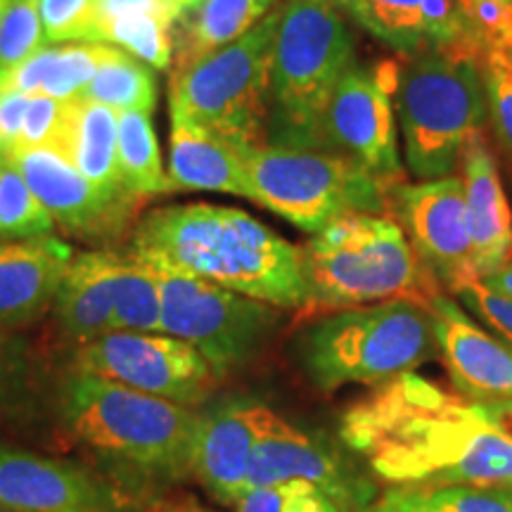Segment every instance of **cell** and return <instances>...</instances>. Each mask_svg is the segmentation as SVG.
Here are the masks:
<instances>
[{
  "label": "cell",
  "instance_id": "cell-1",
  "mask_svg": "<svg viewBox=\"0 0 512 512\" xmlns=\"http://www.w3.org/2000/svg\"><path fill=\"white\" fill-rule=\"evenodd\" d=\"M339 441L387 486H512V444L482 403L418 373L351 403Z\"/></svg>",
  "mask_w": 512,
  "mask_h": 512
},
{
  "label": "cell",
  "instance_id": "cell-2",
  "mask_svg": "<svg viewBox=\"0 0 512 512\" xmlns=\"http://www.w3.org/2000/svg\"><path fill=\"white\" fill-rule=\"evenodd\" d=\"M128 254L275 309H304L302 247L242 209L219 204L155 209L136 223Z\"/></svg>",
  "mask_w": 512,
  "mask_h": 512
},
{
  "label": "cell",
  "instance_id": "cell-3",
  "mask_svg": "<svg viewBox=\"0 0 512 512\" xmlns=\"http://www.w3.org/2000/svg\"><path fill=\"white\" fill-rule=\"evenodd\" d=\"M60 406L72 437L119 470L164 484L192 477L197 408L79 370L64 380Z\"/></svg>",
  "mask_w": 512,
  "mask_h": 512
},
{
  "label": "cell",
  "instance_id": "cell-4",
  "mask_svg": "<svg viewBox=\"0 0 512 512\" xmlns=\"http://www.w3.org/2000/svg\"><path fill=\"white\" fill-rule=\"evenodd\" d=\"M304 309L332 313L394 302L427 304L439 292L437 278L392 214H344L311 235L302 247Z\"/></svg>",
  "mask_w": 512,
  "mask_h": 512
},
{
  "label": "cell",
  "instance_id": "cell-5",
  "mask_svg": "<svg viewBox=\"0 0 512 512\" xmlns=\"http://www.w3.org/2000/svg\"><path fill=\"white\" fill-rule=\"evenodd\" d=\"M434 354L430 309L408 299L323 313L294 342L297 366L320 392L380 387L415 373Z\"/></svg>",
  "mask_w": 512,
  "mask_h": 512
},
{
  "label": "cell",
  "instance_id": "cell-6",
  "mask_svg": "<svg viewBox=\"0 0 512 512\" xmlns=\"http://www.w3.org/2000/svg\"><path fill=\"white\" fill-rule=\"evenodd\" d=\"M482 55V43L467 41L401 64L396 121L408 171L418 181L456 174L465 143L482 131L489 117Z\"/></svg>",
  "mask_w": 512,
  "mask_h": 512
},
{
  "label": "cell",
  "instance_id": "cell-7",
  "mask_svg": "<svg viewBox=\"0 0 512 512\" xmlns=\"http://www.w3.org/2000/svg\"><path fill=\"white\" fill-rule=\"evenodd\" d=\"M356 62L354 36L332 0H283L266 145L320 147V119L330 95Z\"/></svg>",
  "mask_w": 512,
  "mask_h": 512
},
{
  "label": "cell",
  "instance_id": "cell-8",
  "mask_svg": "<svg viewBox=\"0 0 512 512\" xmlns=\"http://www.w3.org/2000/svg\"><path fill=\"white\" fill-rule=\"evenodd\" d=\"M280 5L252 31L169 76L171 117L188 119L242 150L264 147Z\"/></svg>",
  "mask_w": 512,
  "mask_h": 512
},
{
  "label": "cell",
  "instance_id": "cell-9",
  "mask_svg": "<svg viewBox=\"0 0 512 512\" xmlns=\"http://www.w3.org/2000/svg\"><path fill=\"white\" fill-rule=\"evenodd\" d=\"M394 188L323 147L264 145L247 152V200L311 235L354 211L384 214Z\"/></svg>",
  "mask_w": 512,
  "mask_h": 512
},
{
  "label": "cell",
  "instance_id": "cell-10",
  "mask_svg": "<svg viewBox=\"0 0 512 512\" xmlns=\"http://www.w3.org/2000/svg\"><path fill=\"white\" fill-rule=\"evenodd\" d=\"M155 273L162 292V332L200 351L219 380L254 361L278 328L280 309L271 304L190 273L171 268H155Z\"/></svg>",
  "mask_w": 512,
  "mask_h": 512
},
{
  "label": "cell",
  "instance_id": "cell-11",
  "mask_svg": "<svg viewBox=\"0 0 512 512\" xmlns=\"http://www.w3.org/2000/svg\"><path fill=\"white\" fill-rule=\"evenodd\" d=\"M74 370L197 408L214 392V370L195 347L164 332H107L79 344Z\"/></svg>",
  "mask_w": 512,
  "mask_h": 512
},
{
  "label": "cell",
  "instance_id": "cell-12",
  "mask_svg": "<svg viewBox=\"0 0 512 512\" xmlns=\"http://www.w3.org/2000/svg\"><path fill=\"white\" fill-rule=\"evenodd\" d=\"M399 64H351L332 91L320 119V147L354 159L389 185L401 183L396 143V86Z\"/></svg>",
  "mask_w": 512,
  "mask_h": 512
},
{
  "label": "cell",
  "instance_id": "cell-13",
  "mask_svg": "<svg viewBox=\"0 0 512 512\" xmlns=\"http://www.w3.org/2000/svg\"><path fill=\"white\" fill-rule=\"evenodd\" d=\"M389 207H394L396 221L420 264L439 285L456 294L477 283L463 178L451 174L432 181L399 183L389 195Z\"/></svg>",
  "mask_w": 512,
  "mask_h": 512
},
{
  "label": "cell",
  "instance_id": "cell-14",
  "mask_svg": "<svg viewBox=\"0 0 512 512\" xmlns=\"http://www.w3.org/2000/svg\"><path fill=\"white\" fill-rule=\"evenodd\" d=\"M344 451V444L339 448L328 437L299 430L271 413L249 460L247 491L302 479L328 494L342 512H363L377 489Z\"/></svg>",
  "mask_w": 512,
  "mask_h": 512
},
{
  "label": "cell",
  "instance_id": "cell-15",
  "mask_svg": "<svg viewBox=\"0 0 512 512\" xmlns=\"http://www.w3.org/2000/svg\"><path fill=\"white\" fill-rule=\"evenodd\" d=\"M0 505L17 512H126L117 486L69 460L0 444Z\"/></svg>",
  "mask_w": 512,
  "mask_h": 512
},
{
  "label": "cell",
  "instance_id": "cell-16",
  "mask_svg": "<svg viewBox=\"0 0 512 512\" xmlns=\"http://www.w3.org/2000/svg\"><path fill=\"white\" fill-rule=\"evenodd\" d=\"M8 159L53 216L55 226L72 238L88 242L119 238L138 211L105 200L55 147H17Z\"/></svg>",
  "mask_w": 512,
  "mask_h": 512
},
{
  "label": "cell",
  "instance_id": "cell-17",
  "mask_svg": "<svg viewBox=\"0 0 512 512\" xmlns=\"http://www.w3.org/2000/svg\"><path fill=\"white\" fill-rule=\"evenodd\" d=\"M437 349L456 392L472 403L512 401V344L484 330L458 299L437 292L427 302Z\"/></svg>",
  "mask_w": 512,
  "mask_h": 512
},
{
  "label": "cell",
  "instance_id": "cell-18",
  "mask_svg": "<svg viewBox=\"0 0 512 512\" xmlns=\"http://www.w3.org/2000/svg\"><path fill=\"white\" fill-rule=\"evenodd\" d=\"M271 408L252 399H223L200 411L192 477L223 505H238L247 494V472L254 446Z\"/></svg>",
  "mask_w": 512,
  "mask_h": 512
},
{
  "label": "cell",
  "instance_id": "cell-19",
  "mask_svg": "<svg viewBox=\"0 0 512 512\" xmlns=\"http://www.w3.org/2000/svg\"><path fill=\"white\" fill-rule=\"evenodd\" d=\"M332 3L354 17V22L361 24L370 36L403 57L479 41L463 0H332Z\"/></svg>",
  "mask_w": 512,
  "mask_h": 512
},
{
  "label": "cell",
  "instance_id": "cell-20",
  "mask_svg": "<svg viewBox=\"0 0 512 512\" xmlns=\"http://www.w3.org/2000/svg\"><path fill=\"white\" fill-rule=\"evenodd\" d=\"M74 247L53 233L27 240H0V332L34 325L53 309Z\"/></svg>",
  "mask_w": 512,
  "mask_h": 512
},
{
  "label": "cell",
  "instance_id": "cell-21",
  "mask_svg": "<svg viewBox=\"0 0 512 512\" xmlns=\"http://www.w3.org/2000/svg\"><path fill=\"white\" fill-rule=\"evenodd\" d=\"M463 169L467 219L472 233V254L479 280L512 259V211L505 197L496 159L482 131L465 143Z\"/></svg>",
  "mask_w": 512,
  "mask_h": 512
},
{
  "label": "cell",
  "instance_id": "cell-22",
  "mask_svg": "<svg viewBox=\"0 0 512 512\" xmlns=\"http://www.w3.org/2000/svg\"><path fill=\"white\" fill-rule=\"evenodd\" d=\"M247 152L188 119L171 117L169 192H221L247 200Z\"/></svg>",
  "mask_w": 512,
  "mask_h": 512
},
{
  "label": "cell",
  "instance_id": "cell-23",
  "mask_svg": "<svg viewBox=\"0 0 512 512\" xmlns=\"http://www.w3.org/2000/svg\"><path fill=\"white\" fill-rule=\"evenodd\" d=\"M57 150L105 200L121 207H140L124 188L117 155V112L86 98L67 102L62 140Z\"/></svg>",
  "mask_w": 512,
  "mask_h": 512
},
{
  "label": "cell",
  "instance_id": "cell-24",
  "mask_svg": "<svg viewBox=\"0 0 512 512\" xmlns=\"http://www.w3.org/2000/svg\"><path fill=\"white\" fill-rule=\"evenodd\" d=\"M117 256L112 249L76 252L64 271L53 313L57 328L74 342L86 344L112 332Z\"/></svg>",
  "mask_w": 512,
  "mask_h": 512
},
{
  "label": "cell",
  "instance_id": "cell-25",
  "mask_svg": "<svg viewBox=\"0 0 512 512\" xmlns=\"http://www.w3.org/2000/svg\"><path fill=\"white\" fill-rule=\"evenodd\" d=\"M278 5L280 0H204L171 27L174 57L169 72H183L202 57L235 43Z\"/></svg>",
  "mask_w": 512,
  "mask_h": 512
},
{
  "label": "cell",
  "instance_id": "cell-26",
  "mask_svg": "<svg viewBox=\"0 0 512 512\" xmlns=\"http://www.w3.org/2000/svg\"><path fill=\"white\" fill-rule=\"evenodd\" d=\"M171 27L164 0H98L95 8L98 43L126 50L159 72L171 69Z\"/></svg>",
  "mask_w": 512,
  "mask_h": 512
},
{
  "label": "cell",
  "instance_id": "cell-27",
  "mask_svg": "<svg viewBox=\"0 0 512 512\" xmlns=\"http://www.w3.org/2000/svg\"><path fill=\"white\" fill-rule=\"evenodd\" d=\"M363 512H512V486H389Z\"/></svg>",
  "mask_w": 512,
  "mask_h": 512
},
{
  "label": "cell",
  "instance_id": "cell-28",
  "mask_svg": "<svg viewBox=\"0 0 512 512\" xmlns=\"http://www.w3.org/2000/svg\"><path fill=\"white\" fill-rule=\"evenodd\" d=\"M117 155L124 188L140 202L169 192L162 155L152 114L119 112L117 114Z\"/></svg>",
  "mask_w": 512,
  "mask_h": 512
},
{
  "label": "cell",
  "instance_id": "cell-29",
  "mask_svg": "<svg viewBox=\"0 0 512 512\" xmlns=\"http://www.w3.org/2000/svg\"><path fill=\"white\" fill-rule=\"evenodd\" d=\"M83 98L114 112H147L157 107V74L150 64L126 50L114 48L102 60Z\"/></svg>",
  "mask_w": 512,
  "mask_h": 512
},
{
  "label": "cell",
  "instance_id": "cell-30",
  "mask_svg": "<svg viewBox=\"0 0 512 512\" xmlns=\"http://www.w3.org/2000/svg\"><path fill=\"white\" fill-rule=\"evenodd\" d=\"M112 332H162V292L157 273L133 254L117 256Z\"/></svg>",
  "mask_w": 512,
  "mask_h": 512
},
{
  "label": "cell",
  "instance_id": "cell-31",
  "mask_svg": "<svg viewBox=\"0 0 512 512\" xmlns=\"http://www.w3.org/2000/svg\"><path fill=\"white\" fill-rule=\"evenodd\" d=\"M55 221L8 157H0V240L53 233Z\"/></svg>",
  "mask_w": 512,
  "mask_h": 512
},
{
  "label": "cell",
  "instance_id": "cell-32",
  "mask_svg": "<svg viewBox=\"0 0 512 512\" xmlns=\"http://www.w3.org/2000/svg\"><path fill=\"white\" fill-rule=\"evenodd\" d=\"M107 43H62L50 46V62L41 93L57 102H74L83 98V91L93 81L95 72L110 55Z\"/></svg>",
  "mask_w": 512,
  "mask_h": 512
},
{
  "label": "cell",
  "instance_id": "cell-33",
  "mask_svg": "<svg viewBox=\"0 0 512 512\" xmlns=\"http://www.w3.org/2000/svg\"><path fill=\"white\" fill-rule=\"evenodd\" d=\"M38 3L41 0H12L0 22V81L24 60L48 46Z\"/></svg>",
  "mask_w": 512,
  "mask_h": 512
},
{
  "label": "cell",
  "instance_id": "cell-34",
  "mask_svg": "<svg viewBox=\"0 0 512 512\" xmlns=\"http://www.w3.org/2000/svg\"><path fill=\"white\" fill-rule=\"evenodd\" d=\"M482 67L491 126L512 159V48L501 43L484 46Z\"/></svg>",
  "mask_w": 512,
  "mask_h": 512
},
{
  "label": "cell",
  "instance_id": "cell-35",
  "mask_svg": "<svg viewBox=\"0 0 512 512\" xmlns=\"http://www.w3.org/2000/svg\"><path fill=\"white\" fill-rule=\"evenodd\" d=\"M98 0H41L43 34L50 46L62 43H98L95 31Z\"/></svg>",
  "mask_w": 512,
  "mask_h": 512
},
{
  "label": "cell",
  "instance_id": "cell-36",
  "mask_svg": "<svg viewBox=\"0 0 512 512\" xmlns=\"http://www.w3.org/2000/svg\"><path fill=\"white\" fill-rule=\"evenodd\" d=\"M29 361L10 332H0V418L22 411L29 401Z\"/></svg>",
  "mask_w": 512,
  "mask_h": 512
},
{
  "label": "cell",
  "instance_id": "cell-37",
  "mask_svg": "<svg viewBox=\"0 0 512 512\" xmlns=\"http://www.w3.org/2000/svg\"><path fill=\"white\" fill-rule=\"evenodd\" d=\"M456 299L470 316L482 320L486 328L512 344V297H505L477 280V283L458 290Z\"/></svg>",
  "mask_w": 512,
  "mask_h": 512
},
{
  "label": "cell",
  "instance_id": "cell-38",
  "mask_svg": "<svg viewBox=\"0 0 512 512\" xmlns=\"http://www.w3.org/2000/svg\"><path fill=\"white\" fill-rule=\"evenodd\" d=\"M465 12L484 46L512 48V0H463Z\"/></svg>",
  "mask_w": 512,
  "mask_h": 512
},
{
  "label": "cell",
  "instance_id": "cell-39",
  "mask_svg": "<svg viewBox=\"0 0 512 512\" xmlns=\"http://www.w3.org/2000/svg\"><path fill=\"white\" fill-rule=\"evenodd\" d=\"M29 95L17 91H0V157H8L22 145L24 114Z\"/></svg>",
  "mask_w": 512,
  "mask_h": 512
},
{
  "label": "cell",
  "instance_id": "cell-40",
  "mask_svg": "<svg viewBox=\"0 0 512 512\" xmlns=\"http://www.w3.org/2000/svg\"><path fill=\"white\" fill-rule=\"evenodd\" d=\"M280 486V512H342L328 494L302 479H290Z\"/></svg>",
  "mask_w": 512,
  "mask_h": 512
},
{
  "label": "cell",
  "instance_id": "cell-41",
  "mask_svg": "<svg viewBox=\"0 0 512 512\" xmlns=\"http://www.w3.org/2000/svg\"><path fill=\"white\" fill-rule=\"evenodd\" d=\"M235 512H280V486H261L247 491Z\"/></svg>",
  "mask_w": 512,
  "mask_h": 512
},
{
  "label": "cell",
  "instance_id": "cell-42",
  "mask_svg": "<svg viewBox=\"0 0 512 512\" xmlns=\"http://www.w3.org/2000/svg\"><path fill=\"white\" fill-rule=\"evenodd\" d=\"M486 415L494 420V425L503 432V437L512 444V401L505 403H482Z\"/></svg>",
  "mask_w": 512,
  "mask_h": 512
},
{
  "label": "cell",
  "instance_id": "cell-43",
  "mask_svg": "<svg viewBox=\"0 0 512 512\" xmlns=\"http://www.w3.org/2000/svg\"><path fill=\"white\" fill-rule=\"evenodd\" d=\"M147 512H211L195 501L190 496H178V498H162L152 505Z\"/></svg>",
  "mask_w": 512,
  "mask_h": 512
},
{
  "label": "cell",
  "instance_id": "cell-44",
  "mask_svg": "<svg viewBox=\"0 0 512 512\" xmlns=\"http://www.w3.org/2000/svg\"><path fill=\"white\" fill-rule=\"evenodd\" d=\"M482 283L491 290L505 294V297H512V259L508 264H503L498 271L489 273L486 278H482Z\"/></svg>",
  "mask_w": 512,
  "mask_h": 512
},
{
  "label": "cell",
  "instance_id": "cell-45",
  "mask_svg": "<svg viewBox=\"0 0 512 512\" xmlns=\"http://www.w3.org/2000/svg\"><path fill=\"white\" fill-rule=\"evenodd\" d=\"M204 0H164V5H166V10H169V15H171V19H181L183 15H188L190 10H195L197 5H202Z\"/></svg>",
  "mask_w": 512,
  "mask_h": 512
},
{
  "label": "cell",
  "instance_id": "cell-46",
  "mask_svg": "<svg viewBox=\"0 0 512 512\" xmlns=\"http://www.w3.org/2000/svg\"><path fill=\"white\" fill-rule=\"evenodd\" d=\"M10 3H12V0H0V22H3V17H5V12H8Z\"/></svg>",
  "mask_w": 512,
  "mask_h": 512
},
{
  "label": "cell",
  "instance_id": "cell-47",
  "mask_svg": "<svg viewBox=\"0 0 512 512\" xmlns=\"http://www.w3.org/2000/svg\"><path fill=\"white\" fill-rule=\"evenodd\" d=\"M0 512H17V510H10V508H3V505H0Z\"/></svg>",
  "mask_w": 512,
  "mask_h": 512
}]
</instances>
